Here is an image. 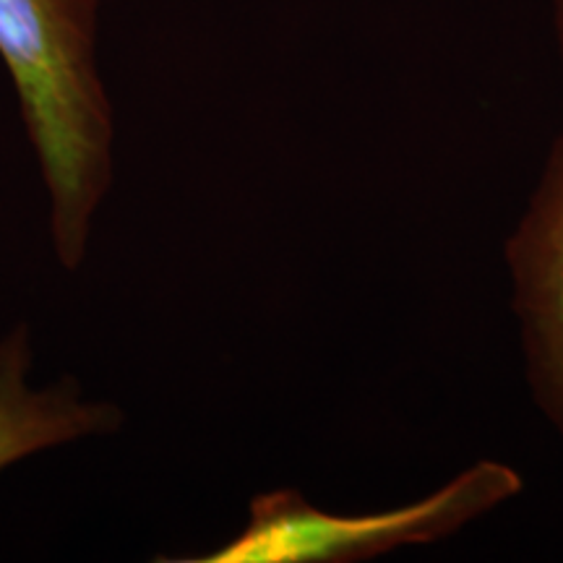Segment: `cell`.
Segmentation results:
<instances>
[{"mask_svg":"<svg viewBox=\"0 0 563 563\" xmlns=\"http://www.w3.org/2000/svg\"><path fill=\"white\" fill-rule=\"evenodd\" d=\"M97 0H0V55L53 199L60 262L76 269L110 183L112 118L95 68Z\"/></svg>","mask_w":563,"mask_h":563,"instance_id":"cell-1","label":"cell"},{"mask_svg":"<svg viewBox=\"0 0 563 563\" xmlns=\"http://www.w3.org/2000/svg\"><path fill=\"white\" fill-rule=\"evenodd\" d=\"M525 490L501 460H477L426 496L378 511H327L298 490L256 496L251 519L203 563H355L454 538Z\"/></svg>","mask_w":563,"mask_h":563,"instance_id":"cell-2","label":"cell"},{"mask_svg":"<svg viewBox=\"0 0 563 563\" xmlns=\"http://www.w3.org/2000/svg\"><path fill=\"white\" fill-rule=\"evenodd\" d=\"M506 266L527 384L563 435V131L506 241Z\"/></svg>","mask_w":563,"mask_h":563,"instance_id":"cell-3","label":"cell"},{"mask_svg":"<svg viewBox=\"0 0 563 563\" xmlns=\"http://www.w3.org/2000/svg\"><path fill=\"white\" fill-rule=\"evenodd\" d=\"M24 376L26 342L16 332L0 344V470L79 435L110 431L121 420L112 407L81 402L74 386L32 391Z\"/></svg>","mask_w":563,"mask_h":563,"instance_id":"cell-4","label":"cell"},{"mask_svg":"<svg viewBox=\"0 0 563 563\" xmlns=\"http://www.w3.org/2000/svg\"><path fill=\"white\" fill-rule=\"evenodd\" d=\"M553 3V26H555V40H559V51L563 58V0H551Z\"/></svg>","mask_w":563,"mask_h":563,"instance_id":"cell-5","label":"cell"}]
</instances>
